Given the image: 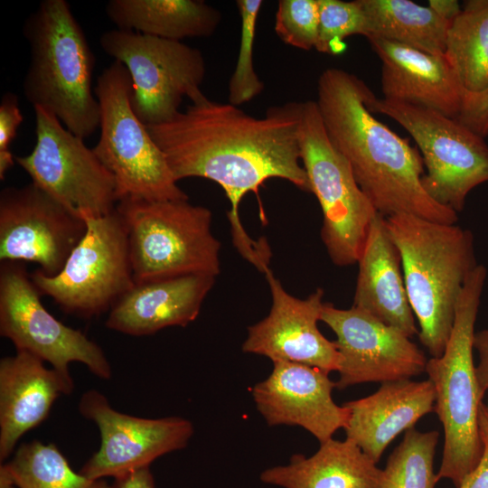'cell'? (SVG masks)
Instances as JSON below:
<instances>
[{
	"label": "cell",
	"instance_id": "83f0119b",
	"mask_svg": "<svg viewBox=\"0 0 488 488\" xmlns=\"http://www.w3.org/2000/svg\"><path fill=\"white\" fill-rule=\"evenodd\" d=\"M1 465L16 488H110L105 479H91L70 466L54 444L23 443Z\"/></svg>",
	"mask_w": 488,
	"mask_h": 488
},
{
	"label": "cell",
	"instance_id": "7c38bea8",
	"mask_svg": "<svg viewBox=\"0 0 488 488\" xmlns=\"http://www.w3.org/2000/svg\"><path fill=\"white\" fill-rule=\"evenodd\" d=\"M36 143L15 155L32 183L75 216L84 220L113 212L119 202L113 174L84 139L69 131L52 113L33 108Z\"/></svg>",
	"mask_w": 488,
	"mask_h": 488
},
{
	"label": "cell",
	"instance_id": "5b68a950",
	"mask_svg": "<svg viewBox=\"0 0 488 488\" xmlns=\"http://www.w3.org/2000/svg\"><path fill=\"white\" fill-rule=\"evenodd\" d=\"M487 270L477 265L458 297L453 328L443 354L427 360L425 372L436 391L434 411L444 428V449L436 478L458 488L483 453L479 428L481 395L474 363V324Z\"/></svg>",
	"mask_w": 488,
	"mask_h": 488
},
{
	"label": "cell",
	"instance_id": "cb8c5ba5",
	"mask_svg": "<svg viewBox=\"0 0 488 488\" xmlns=\"http://www.w3.org/2000/svg\"><path fill=\"white\" fill-rule=\"evenodd\" d=\"M350 439L330 438L309 457L293 455L286 465L259 475L266 484L282 488H376L381 469Z\"/></svg>",
	"mask_w": 488,
	"mask_h": 488
},
{
	"label": "cell",
	"instance_id": "484cf974",
	"mask_svg": "<svg viewBox=\"0 0 488 488\" xmlns=\"http://www.w3.org/2000/svg\"><path fill=\"white\" fill-rule=\"evenodd\" d=\"M366 18L367 39L380 38L424 52L444 55L451 23L429 6L409 0H358Z\"/></svg>",
	"mask_w": 488,
	"mask_h": 488
},
{
	"label": "cell",
	"instance_id": "d4e9b609",
	"mask_svg": "<svg viewBox=\"0 0 488 488\" xmlns=\"http://www.w3.org/2000/svg\"><path fill=\"white\" fill-rule=\"evenodd\" d=\"M105 10L117 29L180 42L209 37L221 22V11L202 0H110Z\"/></svg>",
	"mask_w": 488,
	"mask_h": 488
},
{
	"label": "cell",
	"instance_id": "ab89813d",
	"mask_svg": "<svg viewBox=\"0 0 488 488\" xmlns=\"http://www.w3.org/2000/svg\"><path fill=\"white\" fill-rule=\"evenodd\" d=\"M484 408H485L486 413L488 415V400H487V403L484 404Z\"/></svg>",
	"mask_w": 488,
	"mask_h": 488
},
{
	"label": "cell",
	"instance_id": "3957f363",
	"mask_svg": "<svg viewBox=\"0 0 488 488\" xmlns=\"http://www.w3.org/2000/svg\"><path fill=\"white\" fill-rule=\"evenodd\" d=\"M398 248L418 338L432 357L443 354L466 278L478 265L471 230L411 214L385 218Z\"/></svg>",
	"mask_w": 488,
	"mask_h": 488
},
{
	"label": "cell",
	"instance_id": "ac0fdd59",
	"mask_svg": "<svg viewBox=\"0 0 488 488\" xmlns=\"http://www.w3.org/2000/svg\"><path fill=\"white\" fill-rule=\"evenodd\" d=\"M334 388L328 373L317 368L277 361L267 378L255 384L252 397L268 426L303 427L321 444L344 429L350 417L348 408L333 399Z\"/></svg>",
	"mask_w": 488,
	"mask_h": 488
},
{
	"label": "cell",
	"instance_id": "44dd1931",
	"mask_svg": "<svg viewBox=\"0 0 488 488\" xmlns=\"http://www.w3.org/2000/svg\"><path fill=\"white\" fill-rule=\"evenodd\" d=\"M215 280L213 276L192 274L134 284L111 307L105 324L132 336L184 327L198 317Z\"/></svg>",
	"mask_w": 488,
	"mask_h": 488
},
{
	"label": "cell",
	"instance_id": "74e56055",
	"mask_svg": "<svg viewBox=\"0 0 488 488\" xmlns=\"http://www.w3.org/2000/svg\"><path fill=\"white\" fill-rule=\"evenodd\" d=\"M428 6L442 19L452 23L462 12L456 0H430Z\"/></svg>",
	"mask_w": 488,
	"mask_h": 488
},
{
	"label": "cell",
	"instance_id": "52a82bcc",
	"mask_svg": "<svg viewBox=\"0 0 488 488\" xmlns=\"http://www.w3.org/2000/svg\"><path fill=\"white\" fill-rule=\"evenodd\" d=\"M94 92L100 107V135L92 149L115 177L119 201L189 200L147 126L132 108L126 67L114 61L98 77Z\"/></svg>",
	"mask_w": 488,
	"mask_h": 488
},
{
	"label": "cell",
	"instance_id": "1f68e13d",
	"mask_svg": "<svg viewBox=\"0 0 488 488\" xmlns=\"http://www.w3.org/2000/svg\"><path fill=\"white\" fill-rule=\"evenodd\" d=\"M318 0H280L275 20V32L285 43L309 51L318 38Z\"/></svg>",
	"mask_w": 488,
	"mask_h": 488
},
{
	"label": "cell",
	"instance_id": "d6a6232c",
	"mask_svg": "<svg viewBox=\"0 0 488 488\" xmlns=\"http://www.w3.org/2000/svg\"><path fill=\"white\" fill-rule=\"evenodd\" d=\"M23 120L18 97L13 92L5 93L0 102V180L5 178L15 163L10 145Z\"/></svg>",
	"mask_w": 488,
	"mask_h": 488
},
{
	"label": "cell",
	"instance_id": "f546056e",
	"mask_svg": "<svg viewBox=\"0 0 488 488\" xmlns=\"http://www.w3.org/2000/svg\"><path fill=\"white\" fill-rule=\"evenodd\" d=\"M240 15V42L234 71L229 81L228 102L239 107L252 100L264 89L265 84L255 71L253 47L261 0H238Z\"/></svg>",
	"mask_w": 488,
	"mask_h": 488
},
{
	"label": "cell",
	"instance_id": "8d00e7d4",
	"mask_svg": "<svg viewBox=\"0 0 488 488\" xmlns=\"http://www.w3.org/2000/svg\"><path fill=\"white\" fill-rule=\"evenodd\" d=\"M110 488H155L150 466L136 469L113 479Z\"/></svg>",
	"mask_w": 488,
	"mask_h": 488
},
{
	"label": "cell",
	"instance_id": "603a6c76",
	"mask_svg": "<svg viewBox=\"0 0 488 488\" xmlns=\"http://www.w3.org/2000/svg\"><path fill=\"white\" fill-rule=\"evenodd\" d=\"M353 305L411 338L418 333L402 271L399 251L391 239L385 217L378 214L357 261Z\"/></svg>",
	"mask_w": 488,
	"mask_h": 488
},
{
	"label": "cell",
	"instance_id": "7a4b0ae2",
	"mask_svg": "<svg viewBox=\"0 0 488 488\" xmlns=\"http://www.w3.org/2000/svg\"><path fill=\"white\" fill-rule=\"evenodd\" d=\"M371 92L361 79L340 68L325 69L317 81L315 102L325 131L358 185L385 218L405 213L455 224L457 212L436 202L422 186L420 152L368 108Z\"/></svg>",
	"mask_w": 488,
	"mask_h": 488
},
{
	"label": "cell",
	"instance_id": "ffe728a7",
	"mask_svg": "<svg viewBox=\"0 0 488 488\" xmlns=\"http://www.w3.org/2000/svg\"><path fill=\"white\" fill-rule=\"evenodd\" d=\"M368 40L381 61L383 99L457 117L464 89L445 54L424 52L380 38Z\"/></svg>",
	"mask_w": 488,
	"mask_h": 488
},
{
	"label": "cell",
	"instance_id": "4fadbf2b",
	"mask_svg": "<svg viewBox=\"0 0 488 488\" xmlns=\"http://www.w3.org/2000/svg\"><path fill=\"white\" fill-rule=\"evenodd\" d=\"M0 334L16 351L27 352L65 375L71 376V362H80L98 378L112 376L101 347L44 307L41 293L22 262H1Z\"/></svg>",
	"mask_w": 488,
	"mask_h": 488
},
{
	"label": "cell",
	"instance_id": "30bf717a",
	"mask_svg": "<svg viewBox=\"0 0 488 488\" xmlns=\"http://www.w3.org/2000/svg\"><path fill=\"white\" fill-rule=\"evenodd\" d=\"M101 49L122 63L132 85L131 105L145 126L171 121L184 97L192 103L205 95L206 74L202 52L180 41L113 29L104 32Z\"/></svg>",
	"mask_w": 488,
	"mask_h": 488
},
{
	"label": "cell",
	"instance_id": "e0dca14e",
	"mask_svg": "<svg viewBox=\"0 0 488 488\" xmlns=\"http://www.w3.org/2000/svg\"><path fill=\"white\" fill-rule=\"evenodd\" d=\"M264 274L270 289L271 307L266 317L248 328L242 351L265 356L272 362L305 364L328 374L337 371L340 355L335 343L318 328L324 290L317 288L300 299L284 288L270 268Z\"/></svg>",
	"mask_w": 488,
	"mask_h": 488
},
{
	"label": "cell",
	"instance_id": "8fae6325",
	"mask_svg": "<svg viewBox=\"0 0 488 488\" xmlns=\"http://www.w3.org/2000/svg\"><path fill=\"white\" fill-rule=\"evenodd\" d=\"M87 230L61 270L47 276L36 269L31 278L60 308L82 318L109 312L135 284L127 230L116 210L84 219Z\"/></svg>",
	"mask_w": 488,
	"mask_h": 488
},
{
	"label": "cell",
	"instance_id": "ba28073f",
	"mask_svg": "<svg viewBox=\"0 0 488 488\" xmlns=\"http://www.w3.org/2000/svg\"><path fill=\"white\" fill-rule=\"evenodd\" d=\"M299 146L310 192L322 210L321 239L329 258L339 267L353 265L379 213L330 141L314 100L302 102Z\"/></svg>",
	"mask_w": 488,
	"mask_h": 488
},
{
	"label": "cell",
	"instance_id": "4316f807",
	"mask_svg": "<svg viewBox=\"0 0 488 488\" xmlns=\"http://www.w3.org/2000/svg\"><path fill=\"white\" fill-rule=\"evenodd\" d=\"M445 56L464 91L476 93L488 88V0L465 2L449 25Z\"/></svg>",
	"mask_w": 488,
	"mask_h": 488
},
{
	"label": "cell",
	"instance_id": "4dcf8cb0",
	"mask_svg": "<svg viewBox=\"0 0 488 488\" xmlns=\"http://www.w3.org/2000/svg\"><path fill=\"white\" fill-rule=\"evenodd\" d=\"M318 38L314 49L319 52L338 54L345 48L344 38L355 34L366 37V18L358 0H318Z\"/></svg>",
	"mask_w": 488,
	"mask_h": 488
},
{
	"label": "cell",
	"instance_id": "f35d334b",
	"mask_svg": "<svg viewBox=\"0 0 488 488\" xmlns=\"http://www.w3.org/2000/svg\"><path fill=\"white\" fill-rule=\"evenodd\" d=\"M0 488H16L5 469L0 465Z\"/></svg>",
	"mask_w": 488,
	"mask_h": 488
},
{
	"label": "cell",
	"instance_id": "9c48e42d",
	"mask_svg": "<svg viewBox=\"0 0 488 488\" xmlns=\"http://www.w3.org/2000/svg\"><path fill=\"white\" fill-rule=\"evenodd\" d=\"M367 105L391 117L415 140L427 169L421 183L436 202L459 212L476 186L488 182V145L484 138L438 111L377 98Z\"/></svg>",
	"mask_w": 488,
	"mask_h": 488
},
{
	"label": "cell",
	"instance_id": "d6986e66",
	"mask_svg": "<svg viewBox=\"0 0 488 488\" xmlns=\"http://www.w3.org/2000/svg\"><path fill=\"white\" fill-rule=\"evenodd\" d=\"M71 376L47 368L23 351L0 361V461L13 454L21 437L42 424L58 398L72 392Z\"/></svg>",
	"mask_w": 488,
	"mask_h": 488
},
{
	"label": "cell",
	"instance_id": "277c9868",
	"mask_svg": "<svg viewBox=\"0 0 488 488\" xmlns=\"http://www.w3.org/2000/svg\"><path fill=\"white\" fill-rule=\"evenodd\" d=\"M30 63L23 95L33 108L52 113L83 139L99 127L100 107L92 89L94 54L65 0H43L25 20Z\"/></svg>",
	"mask_w": 488,
	"mask_h": 488
},
{
	"label": "cell",
	"instance_id": "8992f818",
	"mask_svg": "<svg viewBox=\"0 0 488 488\" xmlns=\"http://www.w3.org/2000/svg\"><path fill=\"white\" fill-rule=\"evenodd\" d=\"M117 211L128 239L135 284L221 273V242L211 231L210 209L189 200L123 199Z\"/></svg>",
	"mask_w": 488,
	"mask_h": 488
},
{
	"label": "cell",
	"instance_id": "9a60e30c",
	"mask_svg": "<svg viewBox=\"0 0 488 488\" xmlns=\"http://www.w3.org/2000/svg\"><path fill=\"white\" fill-rule=\"evenodd\" d=\"M86 230L84 220L33 183L0 192L1 262H34L55 276Z\"/></svg>",
	"mask_w": 488,
	"mask_h": 488
},
{
	"label": "cell",
	"instance_id": "836d02e7",
	"mask_svg": "<svg viewBox=\"0 0 488 488\" xmlns=\"http://www.w3.org/2000/svg\"><path fill=\"white\" fill-rule=\"evenodd\" d=\"M456 119L482 137L488 136V88L481 92H463Z\"/></svg>",
	"mask_w": 488,
	"mask_h": 488
},
{
	"label": "cell",
	"instance_id": "2e32d148",
	"mask_svg": "<svg viewBox=\"0 0 488 488\" xmlns=\"http://www.w3.org/2000/svg\"><path fill=\"white\" fill-rule=\"evenodd\" d=\"M320 321L336 335L338 389L408 380L425 372L427 360L408 336L355 306L340 309L324 303Z\"/></svg>",
	"mask_w": 488,
	"mask_h": 488
},
{
	"label": "cell",
	"instance_id": "6da1fadb",
	"mask_svg": "<svg viewBox=\"0 0 488 488\" xmlns=\"http://www.w3.org/2000/svg\"><path fill=\"white\" fill-rule=\"evenodd\" d=\"M301 108L302 102H287L255 117L229 102L204 96L171 121L147 127L177 182L199 177L222 188L230 202L233 244L263 273L269 267L270 249L245 231L239 203L249 192L258 197L259 188L271 178L310 192L299 146Z\"/></svg>",
	"mask_w": 488,
	"mask_h": 488
},
{
	"label": "cell",
	"instance_id": "7402d4cb",
	"mask_svg": "<svg viewBox=\"0 0 488 488\" xmlns=\"http://www.w3.org/2000/svg\"><path fill=\"white\" fill-rule=\"evenodd\" d=\"M435 402L436 391L428 379L382 382L374 393L343 404L350 412L346 438L377 464L397 436L434 411Z\"/></svg>",
	"mask_w": 488,
	"mask_h": 488
},
{
	"label": "cell",
	"instance_id": "f1b7e54d",
	"mask_svg": "<svg viewBox=\"0 0 488 488\" xmlns=\"http://www.w3.org/2000/svg\"><path fill=\"white\" fill-rule=\"evenodd\" d=\"M439 433L412 427L388 458L376 488H435L434 457Z\"/></svg>",
	"mask_w": 488,
	"mask_h": 488
},
{
	"label": "cell",
	"instance_id": "5bb4252c",
	"mask_svg": "<svg viewBox=\"0 0 488 488\" xmlns=\"http://www.w3.org/2000/svg\"><path fill=\"white\" fill-rule=\"evenodd\" d=\"M78 408L100 434L99 450L79 470L91 479H115L150 466L158 457L185 448L194 431L184 418H145L122 413L96 389L84 392Z\"/></svg>",
	"mask_w": 488,
	"mask_h": 488
},
{
	"label": "cell",
	"instance_id": "d590c367",
	"mask_svg": "<svg viewBox=\"0 0 488 488\" xmlns=\"http://www.w3.org/2000/svg\"><path fill=\"white\" fill-rule=\"evenodd\" d=\"M474 349L479 354V362L475 366V375L480 393L484 397L488 390V328L474 333Z\"/></svg>",
	"mask_w": 488,
	"mask_h": 488
},
{
	"label": "cell",
	"instance_id": "e575fe53",
	"mask_svg": "<svg viewBox=\"0 0 488 488\" xmlns=\"http://www.w3.org/2000/svg\"><path fill=\"white\" fill-rule=\"evenodd\" d=\"M479 428L483 444L482 456L458 488H488V415L483 403L479 409Z\"/></svg>",
	"mask_w": 488,
	"mask_h": 488
}]
</instances>
